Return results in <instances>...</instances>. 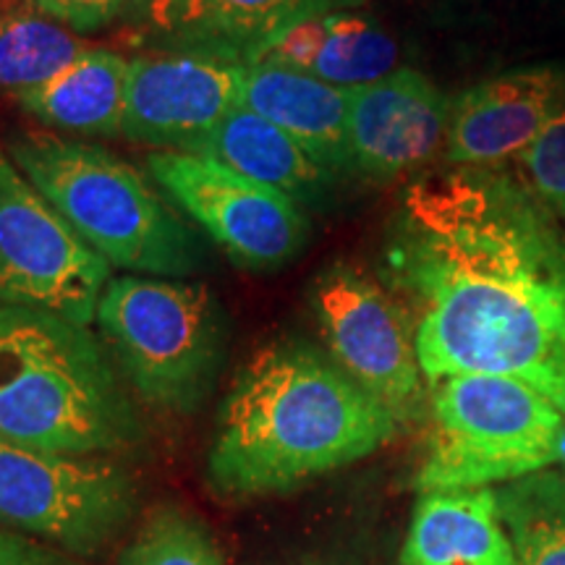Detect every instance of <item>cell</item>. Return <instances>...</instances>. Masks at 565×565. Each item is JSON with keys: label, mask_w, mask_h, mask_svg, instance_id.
<instances>
[{"label": "cell", "mask_w": 565, "mask_h": 565, "mask_svg": "<svg viewBox=\"0 0 565 565\" xmlns=\"http://www.w3.org/2000/svg\"><path fill=\"white\" fill-rule=\"evenodd\" d=\"M383 278L429 385L503 374L565 412V228L519 168L448 166L408 183Z\"/></svg>", "instance_id": "obj_1"}, {"label": "cell", "mask_w": 565, "mask_h": 565, "mask_svg": "<svg viewBox=\"0 0 565 565\" xmlns=\"http://www.w3.org/2000/svg\"><path fill=\"white\" fill-rule=\"evenodd\" d=\"M433 387V440L416 490H477L557 463L563 412L503 374H456Z\"/></svg>", "instance_id": "obj_6"}, {"label": "cell", "mask_w": 565, "mask_h": 565, "mask_svg": "<svg viewBox=\"0 0 565 565\" xmlns=\"http://www.w3.org/2000/svg\"><path fill=\"white\" fill-rule=\"evenodd\" d=\"M89 45L34 6L0 3V92L21 100L68 68Z\"/></svg>", "instance_id": "obj_19"}, {"label": "cell", "mask_w": 565, "mask_h": 565, "mask_svg": "<svg viewBox=\"0 0 565 565\" xmlns=\"http://www.w3.org/2000/svg\"><path fill=\"white\" fill-rule=\"evenodd\" d=\"M312 309L333 362L398 422L419 416L424 374L404 303L372 275L335 263L315 278Z\"/></svg>", "instance_id": "obj_9"}, {"label": "cell", "mask_w": 565, "mask_h": 565, "mask_svg": "<svg viewBox=\"0 0 565 565\" xmlns=\"http://www.w3.org/2000/svg\"><path fill=\"white\" fill-rule=\"evenodd\" d=\"M246 63L210 53L158 51L129 61L121 134L186 152L244 105Z\"/></svg>", "instance_id": "obj_11"}, {"label": "cell", "mask_w": 565, "mask_h": 565, "mask_svg": "<svg viewBox=\"0 0 565 565\" xmlns=\"http://www.w3.org/2000/svg\"><path fill=\"white\" fill-rule=\"evenodd\" d=\"M34 9L68 26L71 32H95L121 13H129L134 0H30Z\"/></svg>", "instance_id": "obj_24"}, {"label": "cell", "mask_w": 565, "mask_h": 565, "mask_svg": "<svg viewBox=\"0 0 565 565\" xmlns=\"http://www.w3.org/2000/svg\"><path fill=\"white\" fill-rule=\"evenodd\" d=\"M9 154L108 265L179 280L207 265L200 233L152 181L105 147L51 131H24L9 141Z\"/></svg>", "instance_id": "obj_4"}, {"label": "cell", "mask_w": 565, "mask_h": 565, "mask_svg": "<svg viewBox=\"0 0 565 565\" xmlns=\"http://www.w3.org/2000/svg\"><path fill=\"white\" fill-rule=\"evenodd\" d=\"M565 108V71L532 66L479 82L450 108L443 158L450 168H503Z\"/></svg>", "instance_id": "obj_14"}, {"label": "cell", "mask_w": 565, "mask_h": 565, "mask_svg": "<svg viewBox=\"0 0 565 565\" xmlns=\"http://www.w3.org/2000/svg\"><path fill=\"white\" fill-rule=\"evenodd\" d=\"M137 490L121 466L0 437V526L68 555H95L124 532Z\"/></svg>", "instance_id": "obj_7"}, {"label": "cell", "mask_w": 565, "mask_h": 565, "mask_svg": "<svg viewBox=\"0 0 565 565\" xmlns=\"http://www.w3.org/2000/svg\"><path fill=\"white\" fill-rule=\"evenodd\" d=\"M97 322L118 364L154 408L192 414L215 391L228 353V317L202 282L113 278Z\"/></svg>", "instance_id": "obj_5"}, {"label": "cell", "mask_w": 565, "mask_h": 565, "mask_svg": "<svg viewBox=\"0 0 565 565\" xmlns=\"http://www.w3.org/2000/svg\"><path fill=\"white\" fill-rule=\"evenodd\" d=\"M398 63V45L366 13L335 11L324 17V40L309 68L317 79L343 89L366 87L393 74Z\"/></svg>", "instance_id": "obj_21"}, {"label": "cell", "mask_w": 565, "mask_h": 565, "mask_svg": "<svg viewBox=\"0 0 565 565\" xmlns=\"http://www.w3.org/2000/svg\"><path fill=\"white\" fill-rule=\"evenodd\" d=\"M364 0H134L131 19L160 51L210 53L254 66L291 26Z\"/></svg>", "instance_id": "obj_13"}, {"label": "cell", "mask_w": 565, "mask_h": 565, "mask_svg": "<svg viewBox=\"0 0 565 565\" xmlns=\"http://www.w3.org/2000/svg\"><path fill=\"white\" fill-rule=\"evenodd\" d=\"M401 565H519L494 487L422 492Z\"/></svg>", "instance_id": "obj_16"}, {"label": "cell", "mask_w": 565, "mask_h": 565, "mask_svg": "<svg viewBox=\"0 0 565 565\" xmlns=\"http://www.w3.org/2000/svg\"><path fill=\"white\" fill-rule=\"evenodd\" d=\"M0 565H76L74 555L0 526Z\"/></svg>", "instance_id": "obj_26"}, {"label": "cell", "mask_w": 565, "mask_h": 565, "mask_svg": "<svg viewBox=\"0 0 565 565\" xmlns=\"http://www.w3.org/2000/svg\"><path fill=\"white\" fill-rule=\"evenodd\" d=\"M121 565H223L221 547L194 513L160 505L124 550Z\"/></svg>", "instance_id": "obj_22"}, {"label": "cell", "mask_w": 565, "mask_h": 565, "mask_svg": "<svg viewBox=\"0 0 565 565\" xmlns=\"http://www.w3.org/2000/svg\"><path fill=\"white\" fill-rule=\"evenodd\" d=\"M401 422L333 356L286 338L252 356L231 385L207 456L221 498H263L372 456Z\"/></svg>", "instance_id": "obj_2"}, {"label": "cell", "mask_w": 565, "mask_h": 565, "mask_svg": "<svg viewBox=\"0 0 565 565\" xmlns=\"http://www.w3.org/2000/svg\"><path fill=\"white\" fill-rule=\"evenodd\" d=\"M186 152L217 160L246 179L278 189L301 207H320L333 179L286 131L244 105L212 126Z\"/></svg>", "instance_id": "obj_17"}, {"label": "cell", "mask_w": 565, "mask_h": 565, "mask_svg": "<svg viewBox=\"0 0 565 565\" xmlns=\"http://www.w3.org/2000/svg\"><path fill=\"white\" fill-rule=\"evenodd\" d=\"M494 492L519 565H565V475L545 469Z\"/></svg>", "instance_id": "obj_20"}, {"label": "cell", "mask_w": 565, "mask_h": 565, "mask_svg": "<svg viewBox=\"0 0 565 565\" xmlns=\"http://www.w3.org/2000/svg\"><path fill=\"white\" fill-rule=\"evenodd\" d=\"M0 437L58 456L139 443L137 408L87 324L0 303Z\"/></svg>", "instance_id": "obj_3"}, {"label": "cell", "mask_w": 565, "mask_h": 565, "mask_svg": "<svg viewBox=\"0 0 565 565\" xmlns=\"http://www.w3.org/2000/svg\"><path fill=\"white\" fill-rule=\"evenodd\" d=\"M108 282L110 265L0 147V303L89 324Z\"/></svg>", "instance_id": "obj_8"}, {"label": "cell", "mask_w": 565, "mask_h": 565, "mask_svg": "<svg viewBox=\"0 0 565 565\" xmlns=\"http://www.w3.org/2000/svg\"><path fill=\"white\" fill-rule=\"evenodd\" d=\"M147 171L244 270H280L307 246L309 217L301 204L223 162L166 150L147 158Z\"/></svg>", "instance_id": "obj_10"}, {"label": "cell", "mask_w": 565, "mask_h": 565, "mask_svg": "<svg viewBox=\"0 0 565 565\" xmlns=\"http://www.w3.org/2000/svg\"><path fill=\"white\" fill-rule=\"evenodd\" d=\"M454 103L414 68L351 89L349 152L353 171L372 181H395L422 171L445 152Z\"/></svg>", "instance_id": "obj_12"}, {"label": "cell", "mask_w": 565, "mask_h": 565, "mask_svg": "<svg viewBox=\"0 0 565 565\" xmlns=\"http://www.w3.org/2000/svg\"><path fill=\"white\" fill-rule=\"evenodd\" d=\"M129 61L108 47H89L55 79L21 97L40 124L71 134H121Z\"/></svg>", "instance_id": "obj_18"}, {"label": "cell", "mask_w": 565, "mask_h": 565, "mask_svg": "<svg viewBox=\"0 0 565 565\" xmlns=\"http://www.w3.org/2000/svg\"><path fill=\"white\" fill-rule=\"evenodd\" d=\"M351 89L335 87L307 71L280 63L246 68L244 108L267 118L291 137L330 175L349 173Z\"/></svg>", "instance_id": "obj_15"}, {"label": "cell", "mask_w": 565, "mask_h": 565, "mask_svg": "<svg viewBox=\"0 0 565 565\" xmlns=\"http://www.w3.org/2000/svg\"><path fill=\"white\" fill-rule=\"evenodd\" d=\"M322 40L324 17L307 19L301 24L291 26L288 32H282L257 63H280V66H291L309 74V68H312L317 53L322 47Z\"/></svg>", "instance_id": "obj_25"}, {"label": "cell", "mask_w": 565, "mask_h": 565, "mask_svg": "<svg viewBox=\"0 0 565 565\" xmlns=\"http://www.w3.org/2000/svg\"><path fill=\"white\" fill-rule=\"evenodd\" d=\"M519 173L565 228V108L550 118L521 154Z\"/></svg>", "instance_id": "obj_23"}, {"label": "cell", "mask_w": 565, "mask_h": 565, "mask_svg": "<svg viewBox=\"0 0 565 565\" xmlns=\"http://www.w3.org/2000/svg\"><path fill=\"white\" fill-rule=\"evenodd\" d=\"M557 463L565 466V412H563V433H561V440H557Z\"/></svg>", "instance_id": "obj_27"}]
</instances>
